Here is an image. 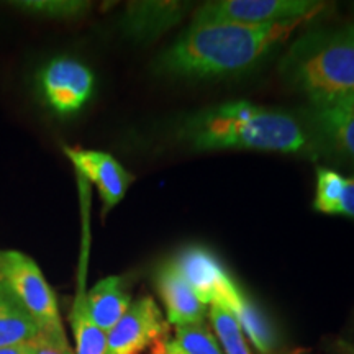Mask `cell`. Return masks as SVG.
Returning a JSON list of instances; mask_svg holds the SVG:
<instances>
[{"label": "cell", "mask_w": 354, "mask_h": 354, "mask_svg": "<svg viewBox=\"0 0 354 354\" xmlns=\"http://www.w3.org/2000/svg\"><path fill=\"white\" fill-rule=\"evenodd\" d=\"M232 313L240 323L248 342H251L258 354H279L281 335L277 333L276 325L245 290Z\"/></svg>", "instance_id": "5bb4252c"}, {"label": "cell", "mask_w": 354, "mask_h": 354, "mask_svg": "<svg viewBox=\"0 0 354 354\" xmlns=\"http://www.w3.org/2000/svg\"><path fill=\"white\" fill-rule=\"evenodd\" d=\"M0 354H35V339L28 343L12 344V346L0 348Z\"/></svg>", "instance_id": "d4e9b609"}, {"label": "cell", "mask_w": 354, "mask_h": 354, "mask_svg": "<svg viewBox=\"0 0 354 354\" xmlns=\"http://www.w3.org/2000/svg\"><path fill=\"white\" fill-rule=\"evenodd\" d=\"M35 354H74L69 346L66 330H48L38 331L35 338Z\"/></svg>", "instance_id": "44dd1931"}, {"label": "cell", "mask_w": 354, "mask_h": 354, "mask_svg": "<svg viewBox=\"0 0 354 354\" xmlns=\"http://www.w3.org/2000/svg\"><path fill=\"white\" fill-rule=\"evenodd\" d=\"M17 10H24L33 15H41L46 19L71 20L79 19L84 13L91 10V2H81V0H21L13 2Z\"/></svg>", "instance_id": "ac0fdd59"}, {"label": "cell", "mask_w": 354, "mask_h": 354, "mask_svg": "<svg viewBox=\"0 0 354 354\" xmlns=\"http://www.w3.org/2000/svg\"><path fill=\"white\" fill-rule=\"evenodd\" d=\"M190 3L177 0H141L127 3L120 19L122 33L135 43H151L187 15Z\"/></svg>", "instance_id": "30bf717a"}, {"label": "cell", "mask_w": 354, "mask_h": 354, "mask_svg": "<svg viewBox=\"0 0 354 354\" xmlns=\"http://www.w3.org/2000/svg\"><path fill=\"white\" fill-rule=\"evenodd\" d=\"M149 354H187L183 348L179 346V343L176 339H171L169 336L159 339L154 346L149 349Z\"/></svg>", "instance_id": "603a6c76"}, {"label": "cell", "mask_w": 354, "mask_h": 354, "mask_svg": "<svg viewBox=\"0 0 354 354\" xmlns=\"http://www.w3.org/2000/svg\"><path fill=\"white\" fill-rule=\"evenodd\" d=\"M0 281L32 317L38 331L64 328L55 292L28 254L17 250L0 251Z\"/></svg>", "instance_id": "277c9868"}, {"label": "cell", "mask_w": 354, "mask_h": 354, "mask_svg": "<svg viewBox=\"0 0 354 354\" xmlns=\"http://www.w3.org/2000/svg\"><path fill=\"white\" fill-rule=\"evenodd\" d=\"M69 323L74 336V354H105L107 333H104L88 317L82 282L71 308Z\"/></svg>", "instance_id": "2e32d148"}, {"label": "cell", "mask_w": 354, "mask_h": 354, "mask_svg": "<svg viewBox=\"0 0 354 354\" xmlns=\"http://www.w3.org/2000/svg\"><path fill=\"white\" fill-rule=\"evenodd\" d=\"M154 287L166 312V322L174 326L205 323L209 307L197 297L180 276L171 258L162 261L154 271Z\"/></svg>", "instance_id": "8fae6325"}, {"label": "cell", "mask_w": 354, "mask_h": 354, "mask_svg": "<svg viewBox=\"0 0 354 354\" xmlns=\"http://www.w3.org/2000/svg\"><path fill=\"white\" fill-rule=\"evenodd\" d=\"M177 140L196 151L251 149L286 154L322 151L315 133L282 110L228 102L190 113L177 125Z\"/></svg>", "instance_id": "7a4b0ae2"}, {"label": "cell", "mask_w": 354, "mask_h": 354, "mask_svg": "<svg viewBox=\"0 0 354 354\" xmlns=\"http://www.w3.org/2000/svg\"><path fill=\"white\" fill-rule=\"evenodd\" d=\"M166 336L169 323L162 310L153 297H141L107 333L105 354H143Z\"/></svg>", "instance_id": "ba28073f"}, {"label": "cell", "mask_w": 354, "mask_h": 354, "mask_svg": "<svg viewBox=\"0 0 354 354\" xmlns=\"http://www.w3.org/2000/svg\"><path fill=\"white\" fill-rule=\"evenodd\" d=\"M44 104L59 117H69L86 107L94 94V73L74 57H55L38 74Z\"/></svg>", "instance_id": "52a82bcc"}, {"label": "cell", "mask_w": 354, "mask_h": 354, "mask_svg": "<svg viewBox=\"0 0 354 354\" xmlns=\"http://www.w3.org/2000/svg\"><path fill=\"white\" fill-rule=\"evenodd\" d=\"M348 216V218H354V176L346 177L344 179V187L342 198H339L338 203V214Z\"/></svg>", "instance_id": "7402d4cb"}, {"label": "cell", "mask_w": 354, "mask_h": 354, "mask_svg": "<svg viewBox=\"0 0 354 354\" xmlns=\"http://www.w3.org/2000/svg\"><path fill=\"white\" fill-rule=\"evenodd\" d=\"M279 74L313 109L354 104V24L299 37L282 56Z\"/></svg>", "instance_id": "3957f363"}, {"label": "cell", "mask_w": 354, "mask_h": 354, "mask_svg": "<svg viewBox=\"0 0 354 354\" xmlns=\"http://www.w3.org/2000/svg\"><path fill=\"white\" fill-rule=\"evenodd\" d=\"M174 339L187 354H225L207 322L176 326Z\"/></svg>", "instance_id": "ffe728a7"}, {"label": "cell", "mask_w": 354, "mask_h": 354, "mask_svg": "<svg viewBox=\"0 0 354 354\" xmlns=\"http://www.w3.org/2000/svg\"><path fill=\"white\" fill-rule=\"evenodd\" d=\"M323 8L325 3L315 0H215L197 7L192 24L269 25L310 20Z\"/></svg>", "instance_id": "5b68a950"}, {"label": "cell", "mask_w": 354, "mask_h": 354, "mask_svg": "<svg viewBox=\"0 0 354 354\" xmlns=\"http://www.w3.org/2000/svg\"><path fill=\"white\" fill-rule=\"evenodd\" d=\"M207 318L210 322L212 333L225 354H253L240 323L228 308L210 305Z\"/></svg>", "instance_id": "e0dca14e"}, {"label": "cell", "mask_w": 354, "mask_h": 354, "mask_svg": "<svg viewBox=\"0 0 354 354\" xmlns=\"http://www.w3.org/2000/svg\"><path fill=\"white\" fill-rule=\"evenodd\" d=\"M131 304V292L125 277L122 276L100 279L91 290L86 292L88 317L104 333H109L122 320Z\"/></svg>", "instance_id": "4fadbf2b"}, {"label": "cell", "mask_w": 354, "mask_h": 354, "mask_svg": "<svg viewBox=\"0 0 354 354\" xmlns=\"http://www.w3.org/2000/svg\"><path fill=\"white\" fill-rule=\"evenodd\" d=\"M37 336L38 326L32 317L0 281V348L33 342Z\"/></svg>", "instance_id": "9a60e30c"}, {"label": "cell", "mask_w": 354, "mask_h": 354, "mask_svg": "<svg viewBox=\"0 0 354 354\" xmlns=\"http://www.w3.org/2000/svg\"><path fill=\"white\" fill-rule=\"evenodd\" d=\"M64 154L76 167L77 174L91 180L99 190L104 215L123 201L135 180V176L128 172L120 161L105 151L64 146Z\"/></svg>", "instance_id": "9c48e42d"}, {"label": "cell", "mask_w": 354, "mask_h": 354, "mask_svg": "<svg viewBox=\"0 0 354 354\" xmlns=\"http://www.w3.org/2000/svg\"><path fill=\"white\" fill-rule=\"evenodd\" d=\"M330 354H354V343L343 338H335L328 346Z\"/></svg>", "instance_id": "cb8c5ba5"}, {"label": "cell", "mask_w": 354, "mask_h": 354, "mask_svg": "<svg viewBox=\"0 0 354 354\" xmlns=\"http://www.w3.org/2000/svg\"><path fill=\"white\" fill-rule=\"evenodd\" d=\"M344 179L346 177L333 169L318 167L317 169V194L313 207L317 212L326 215L338 214V203L342 198Z\"/></svg>", "instance_id": "d6986e66"}, {"label": "cell", "mask_w": 354, "mask_h": 354, "mask_svg": "<svg viewBox=\"0 0 354 354\" xmlns=\"http://www.w3.org/2000/svg\"><path fill=\"white\" fill-rule=\"evenodd\" d=\"M305 20L269 25L190 24L154 59L158 76L220 79L240 76L263 63Z\"/></svg>", "instance_id": "6da1fadb"}, {"label": "cell", "mask_w": 354, "mask_h": 354, "mask_svg": "<svg viewBox=\"0 0 354 354\" xmlns=\"http://www.w3.org/2000/svg\"><path fill=\"white\" fill-rule=\"evenodd\" d=\"M310 128L322 151L328 149L354 165V104L331 109H312Z\"/></svg>", "instance_id": "7c38bea8"}, {"label": "cell", "mask_w": 354, "mask_h": 354, "mask_svg": "<svg viewBox=\"0 0 354 354\" xmlns=\"http://www.w3.org/2000/svg\"><path fill=\"white\" fill-rule=\"evenodd\" d=\"M171 261L207 307L218 305L232 312L240 302L241 286H238L218 256L209 248L202 245L184 246Z\"/></svg>", "instance_id": "8992f818"}]
</instances>
